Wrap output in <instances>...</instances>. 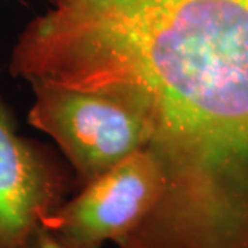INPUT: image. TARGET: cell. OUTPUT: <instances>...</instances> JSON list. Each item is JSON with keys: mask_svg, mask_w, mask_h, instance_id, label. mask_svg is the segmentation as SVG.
Listing matches in <instances>:
<instances>
[{"mask_svg": "<svg viewBox=\"0 0 248 248\" xmlns=\"http://www.w3.org/2000/svg\"><path fill=\"white\" fill-rule=\"evenodd\" d=\"M29 123L53 138L79 190L135 152L146 149L151 130L133 104L108 90L32 81Z\"/></svg>", "mask_w": 248, "mask_h": 248, "instance_id": "2", "label": "cell"}, {"mask_svg": "<svg viewBox=\"0 0 248 248\" xmlns=\"http://www.w3.org/2000/svg\"><path fill=\"white\" fill-rule=\"evenodd\" d=\"M9 71L108 90L151 130L155 210L117 248H248V0H47Z\"/></svg>", "mask_w": 248, "mask_h": 248, "instance_id": "1", "label": "cell"}, {"mask_svg": "<svg viewBox=\"0 0 248 248\" xmlns=\"http://www.w3.org/2000/svg\"><path fill=\"white\" fill-rule=\"evenodd\" d=\"M28 248H80L76 246H71L68 243H63L60 239H57L51 233L45 231L43 228H40L35 237L32 239L31 244Z\"/></svg>", "mask_w": 248, "mask_h": 248, "instance_id": "5", "label": "cell"}, {"mask_svg": "<svg viewBox=\"0 0 248 248\" xmlns=\"http://www.w3.org/2000/svg\"><path fill=\"white\" fill-rule=\"evenodd\" d=\"M71 189L73 177L45 148L17 133L0 99V248L29 247Z\"/></svg>", "mask_w": 248, "mask_h": 248, "instance_id": "4", "label": "cell"}, {"mask_svg": "<svg viewBox=\"0 0 248 248\" xmlns=\"http://www.w3.org/2000/svg\"><path fill=\"white\" fill-rule=\"evenodd\" d=\"M161 190L159 167L141 149L79 189L40 228L76 247L102 248L107 243L117 247L151 215Z\"/></svg>", "mask_w": 248, "mask_h": 248, "instance_id": "3", "label": "cell"}]
</instances>
